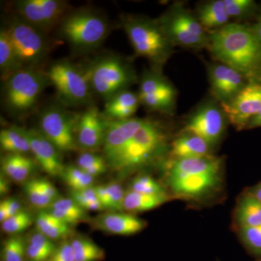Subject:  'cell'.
I'll return each mask as SVG.
<instances>
[{
  "label": "cell",
  "mask_w": 261,
  "mask_h": 261,
  "mask_svg": "<svg viewBox=\"0 0 261 261\" xmlns=\"http://www.w3.org/2000/svg\"><path fill=\"white\" fill-rule=\"evenodd\" d=\"M77 166L94 178L107 171L108 165L105 157L91 151H84L77 159Z\"/></svg>",
  "instance_id": "obj_36"
},
{
  "label": "cell",
  "mask_w": 261,
  "mask_h": 261,
  "mask_svg": "<svg viewBox=\"0 0 261 261\" xmlns=\"http://www.w3.org/2000/svg\"><path fill=\"white\" fill-rule=\"evenodd\" d=\"M197 14V20L206 32H216L229 23L224 0H214L200 5Z\"/></svg>",
  "instance_id": "obj_23"
},
{
  "label": "cell",
  "mask_w": 261,
  "mask_h": 261,
  "mask_svg": "<svg viewBox=\"0 0 261 261\" xmlns=\"http://www.w3.org/2000/svg\"><path fill=\"white\" fill-rule=\"evenodd\" d=\"M32 153L43 171L51 176H61L64 169L61 152L39 130H28Z\"/></svg>",
  "instance_id": "obj_17"
},
{
  "label": "cell",
  "mask_w": 261,
  "mask_h": 261,
  "mask_svg": "<svg viewBox=\"0 0 261 261\" xmlns=\"http://www.w3.org/2000/svg\"><path fill=\"white\" fill-rule=\"evenodd\" d=\"M208 77L213 95L221 105L231 102L248 83L238 70L221 63L208 65Z\"/></svg>",
  "instance_id": "obj_15"
},
{
  "label": "cell",
  "mask_w": 261,
  "mask_h": 261,
  "mask_svg": "<svg viewBox=\"0 0 261 261\" xmlns=\"http://www.w3.org/2000/svg\"><path fill=\"white\" fill-rule=\"evenodd\" d=\"M24 68L4 27L0 30V73L2 80Z\"/></svg>",
  "instance_id": "obj_30"
},
{
  "label": "cell",
  "mask_w": 261,
  "mask_h": 261,
  "mask_svg": "<svg viewBox=\"0 0 261 261\" xmlns=\"http://www.w3.org/2000/svg\"><path fill=\"white\" fill-rule=\"evenodd\" d=\"M36 166V161L27 154H7L1 161L2 173L17 183L27 181Z\"/></svg>",
  "instance_id": "obj_22"
},
{
  "label": "cell",
  "mask_w": 261,
  "mask_h": 261,
  "mask_svg": "<svg viewBox=\"0 0 261 261\" xmlns=\"http://www.w3.org/2000/svg\"><path fill=\"white\" fill-rule=\"evenodd\" d=\"M221 106L231 124L247 128L261 109V80L249 81L231 102Z\"/></svg>",
  "instance_id": "obj_13"
},
{
  "label": "cell",
  "mask_w": 261,
  "mask_h": 261,
  "mask_svg": "<svg viewBox=\"0 0 261 261\" xmlns=\"http://www.w3.org/2000/svg\"><path fill=\"white\" fill-rule=\"evenodd\" d=\"M34 221L32 215L28 211L23 210L1 223L2 230L11 236L19 235L32 226Z\"/></svg>",
  "instance_id": "obj_39"
},
{
  "label": "cell",
  "mask_w": 261,
  "mask_h": 261,
  "mask_svg": "<svg viewBox=\"0 0 261 261\" xmlns=\"http://www.w3.org/2000/svg\"><path fill=\"white\" fill-rule=\"evenodd\" d=\"M230 18H245L257 11V4L252 0H224Z\"/></svg>",
  "instance_id": "obj_41"
},
{
  "label": "cell",
  "mask_w": 261,
  "mask_h": 261,
  "mask_svg": "<svg viewBox=\"0 0 261 261\" xmlns=\"http://www.w3.org/2000/svg\"><path fill=\"white\" fill-rule=\"evenodd\" d=\"M167 195H150L129 190L125 193L123 210L129 213L145 212L162 205Z\"/></svg>",
  "instance_id": "obj_31"
},
{
  "label": "cell",
  "mask_w": 261,
  "mask_h": 261,
  "mask_svg": "<svg viewBox=\"0 0 261 261\" xmlns=\"http://www.w3.org/2000/svg\"><path fill=\"white\" fill-rule=\"evenodd\" d=\"M252 29H253L255 35H256L261 46V10L258 18H257V22L255 25H252Z\"/></svg>",
  "instance_id": "obj_48"
},
{
  "label": "cell",
  "mask_w": 261,
  "mask_h": 261,
  "mask_svg": "<svg viewBox=\"0 0 261 261\" xmlns=\"http://www.w3.org/2000/svg\"><path fill=\"white\" fill-rule=\"evenodd\" d=\"M250 193L261 202V183L254 187Z\"/></svg>",
  "instance_id": "obj_51"
},
{
  "label": "cell",
  "mask_w": 261,
  "mask_h": 261,
  "mask_svg": "<svg viewBox=\"0 0 261 261\" xmlns=\"http://www.w3.org/2000/svg\"><path fill=\"white\" fill-rule=\"evenodd\" d=\"M73 200L86 211L105 210L104 207L97 197L95 187H89L80 191H72L70 193Z\"/></svg>",
  "instance_id": "obj_38"
},
{
  "label": "cell",
  "mask_w": 261,
  "mask_h": 261,
  "mask_svg": "<svg viewBox=\"0 0 261 261\" xmlns=\"http://www.w3.org/2000/svg\"><path fill=\"white\" fill-rule=\"evenodd\" d=\"M158 21L173 46L207 49L209 33L202 27L197 17L183 5L178 3L173 5Z\"/></svg>",
  "instance_id": "obj_8"
},
{
  "label": "cell",
  "mask_w": 261,
  "mask_h": 261,
  "mask_svg": "<svg viewBox=\"0 0 261 261\" xmlns=\"http://www.w3.org/2000/svg\"><path fill=\"white\" fill-rule=\"evenodd\" d=\"M140 104L138 94L126 89L106 101L102 115L110 121L128 119L133 118Z\"/></svg>",
  "instance_id": "obj_21"
},
{
  "label": "cell",
  "mask_w": 261,
  "mask_h": 261,
  "mask_svg": "<svg viewBox=\"0 0 261 261\" xmlns=\"http://www.w3.org/2000/svg\"><path fill=\"white\" fill-rule=\"evenodd\" d=\"M147 119L130 118L121 121L107 119L102 148L105 159L112 155L126 145L135 134L145 125Z\"/></svg>",
  "instance_id": "obj_18"
},
{
  "label": "cell",
  "mask_w": 261,
  "mask_h": 261,
  "mask_svg": "<svg viewBox=\"0 0 261 261\" xmlns=\"http://www.w3.org/2000/svg\"><path fill=\"white\" fill-rule=\"evenodd\" d=\"M166 149L164 130L159 123L147 119L126 145L106 160L111 169L125 175L153 162Z\"/></svg>",
  "instance_id": "obj_2"
},
{
  "label": "cell",
  "mask_w": 261,
  "mask_h": 261,
  "mask_svg": "<svg viewBox=\"0 0 261 261\" xmlns=\"http://www.w3.org/2000/svg\"><path fill=\"white\" fill-rule=\"evenodd\" d=\"M121 24L136 55L148 60L153 70L161 71L172 56L173 45L163 32L158 19L124 15L121 17Z\"/></svg>",
  "instance_id": "obj_4"
},
{
  "label": "cell",
  "mask_w": 261,
  "mask_h": 261,
  "mask_svg": "<svg viewBox=\"0 0 261 261\" xmlns=\"http://www.w3.org/2000/svg\"><path fill=\"white\" fill-rule=\"evenodd\" d=\"M257 127H261V109L257 113V116L254 117L251 121L249 123L247 128H257Z\"/></svg>",
  "instance_id": "obj_49"
},
{
  "label": "cell",
  "mask_w": 261,
  "mask_h": 261,
  "mask_svg": "<svg viewBox=\"0 0 261 261\" xmlns=\"http://www.w3.org/2000/svg\"><path fill=\"white\" fill-rule=\"evenodd\" d=\"M14 9L19 18L46 34L70 11L67 2L61 0H19Z\"/></svg>",
  "instance_id": "obj_11"
},
{
  "label": "cell",
  "mask_w": 261,
  "mask_h": 261,
  "mask_svg": "<svg viewBox=\"0 0 261 261\" xmlns=\"http://www.w3.org/2000/svg\"><path fill=\"white\" fill-rule=\"evenodd\" d=\"M237 219L241 227L261 226V202L249 192L237 208Z\"/></svg>",
  "instance_id": "obj_32"
},
{
  "label": "cell",
  "mask_w": 261,
  "mask_h": 261,
  "mask_svg": "<svg viewBox=\"0 0 261 261\" xmlns=\"http://www.w3.org/2000/svg\"><path fill=\"white\" fill-rule=\"evenodd\" d=\"M8 209H7L6 205H5L4 200L1 201L0 203V221L1 223L4 222L8 219Z\"/></svg>",
  "instance_id": "obj_50"
},
{
  "label": "cell",
  "mask_w": 261,
  "mask_h": 261,
  "mask_svg": "<svg viewBox=\"0 0 261 261\" xmlns=\"http://www.w3.org/2000/svg\"><path fill=\"white\" fill-rule=\"evenodd\" d=\"M130 190L145 195H166L159 182L147 175H141L135 178L130 184Z\"/></svg>",
  "instance_id": "obj_42"
},
{
  "label": "cell",
  "mask_w": 261,
  "mask_h": 261,
  "mask_svg": "<svg viewBox=\"0 0 261 261\" xmlns=\"http://www.w3.org/2000/svg\"><path fill=\"white\" fill-rule=\"evenodd\" d=\"M69 240L75 261H102L106 258L104 250L87 237L75 235Z\"/></svg>",
  "instance_id": "obj_33"
},
{
  "label": "cell",
  "mask_w": 261,
  "mask_h": 261,
  "mask_svg": "<svg viewBox=\"0 0 261 261\" xmlns=\"http://www.w3.org/2000/svg\"><path fill=\"white\" fill-rule=\"evenodd\" d=\"M24 67L39 68L47 59L49 42L46 34L15 15L3 25Z\"/></svg>",
  "instance_id": "obj_9"
},
{
  "label": "cell",
  "mask_w": 261,
  "mask_h": 261,
  "mask_svg": "<svg viewBox=\"0 0 261 261\" xmlns=\"http://www.w3.org/2000/svg\"><path fill=\"white\" fill-rule=\"evenodd\" d=\"M107 119L97 107L89 106L79 116L76 126L78 147L94 152L102 146L106 135Z\"/></svg>",
  "instance_id": "obj_16"
},
{
  "label": "cell",
  "mask_w": 261,
  "mask_h": 261,
  "mask_svg": "<svg viewBox=\"0 0 261 261\" xmlns=\"http://www.w3.org/2000/svg\"><path fill=\"white\" fill-rule=\"evenodd\" d=\"M92 225L103 232L126 236L140 232L145 227L146 223L132 214L110 211L94 218Z\"/></svg>",
  "instance_id": "obj_19"
},
{
  "label": "cell",
  "mask_w": 261,
  "mask_h": 261,
  "mask_svg": "<svg viewBox=\"0 0 261 261\" xmlns=\"http://www.w3.org/2000/svg\"><path fill=\"white\" fill-rule=\"evenodd\" d=\"M97 197L106 210L119 212L123 210L125 193L123 187L116 181L95 187Z\"/></svg>",
  "instance_id": "obj_34"
},
{
  "label": "cell",
  "mask_w": 261,
  "mask_h": 261,
  "mask_svg": "<svg viewBox=\"0 0 261 261\" xmlns=\"http://www.w3.org/2000/svg\"><path fill=\"white\" fill-rule=\"evenodd\" d=\"M111 25L102 13L90 9L69 11L58 27V36L68 44L73 54L95 51L107 39Z\"/></svg>",
  "instance_id": "obj_3"
},
{
  "label": "cell",
  "mask_w": 261,
  "mask_h": 261,
  "mask_svg": "<svg viewBox=\"0 0 261 261\" xmlns=\"http://www.w3.org/2000/svg\"><path fill=\"white\" fill-rule=\"evenodd\" d=\"M61 176L72 191H80L93 187V176H90L77 166H65Z\"/></svg>",
  "instance_id": "obj_35"
},
{
  "label": "cell",
  "mask_w": 261,
  "mask_h": 261,
  "mask_svg": "<svg viewBox=\"0 0 261 261\" xmlns=\"http://www.w3.org/2000/svg\"><path fill=\"white\" fill-rule=\"evenodd\" d=\"M3 200H4L5 205H6L7 209H8V217L9 218L21 212L23 210L21 203L17 199L8 198Z\"/></svg>",
  "instance_id": "obj_46"
},
{
  "label": "cell",
  "mask_w": 261,
  "mask_h": 261,
  "mask_svg": "<svg viewBox=\"0 0 261 261\" xmlns=\"http://www.w3.org/2000/svg\"><path fill=\"white\" fill-rule=\"evenodd\" d=\"M225 117L222 108L211 103L204 105L190 117L185 132L197 136L212 145L217 142L224 133Z\"/></svg>",
  "instance_id": "obj_14"
},
{
  "label": "cell",
  "mask_w": 261,
  "mask_h": 261,
  "mask_svg": "<svg viewBox=\"0 0 261 261\" xmlns=\"http://www.w3.org/2000/svg\"><path fill=\"white\" fill-rule=\"evenodd\" d=\"M219 161L207 155L176 160L171 166L169 176L192 174V173H219Z\"/></svg>",
  "instance_id": "obj_24"
},
{
  "label": "cell",
  "mask_w": 261,
  "mask_h": 261,
  "mask_svg": "<svg viewBox=\"0 0 261 261\" xmlns=\"http://www.w3.org/2000/svg\"><path fill=\"white\" fill-rule=\"evenodd\" d=\"M219 173H192L169 176V184L173 191L178 195L195 197L205 193L216 185Z\"/></svg>",
  "instance_id": "obj_20"
},
{
  "label": "cell",
  "mask_w": 261,
  "mask_h": 261,
  "mask_svg": "<svg viewBox=\"0 0 261 261\" xmlns=\"http://www.w3.org/2000/svg\"><path fill=\"white\" fill-rule=\"evenodd\" d=\"M1 149L8 154H25L32 152L28 130L13 126L0 132Z\"/></svg>",
  "instance_id": "obj_27"
},
{
  "label": "cell",
  "mask_w": 261,
  "mask_h": 261,
  "mask_svg": "<svg viewBox=\"0 0 261 261\" xmlns=\"http://www.w3.org/2000/svg\"><path fill=\"white\" fill-rule=\"evenodd\" d=\"M24 192L30 203L37 208H48L54 202L39 186L38 179L29 180L24 185Z\"/></svg>",
  "instance_id": "obj_40"
},
{
  "label": "cell",
  "mask_w": 261,
  "mask_h": 261,
  "mask_svg": "<svg viewBox=\"0 0 261 261\" xmlns=\"http://www.w3.org/2000/svg\"><path fill=\"white\" fill-rule=\"evenodd\" d=\"M83 67L94 94L106 102L137 82L132 64L116 55H101Z\"/></svg>",
  "instance_id": "obj_6"
},
{
  "label": "cell",
  "mask_w": 261,
  "mask_h": 261,
  "mask_svg": "<svg viewBox=\"0 0 261 261\" xmlns=\"http://www.w3.org/2000/svg\"><path fill=\"white\" fill-rule=\"evenodd\" d=\"M49 261H75L74 252L70 240H63L58 244L56 251Z\"/></svg>",
  "instance_id": "obj_44"
},
{
  "label": "cell",
  "mask_w": 261,
  "mask_h": 261,
  "mask_svg": "<svg viewBox=\"0 0 261 261\" xmlns=\"http://www.w3.org/2000/svg\"><path fill=\"white\" fill-rule=\"evenodd\" d=\"M2 261H27L25 255V239L21 235H12L3 243Z\"/></svg>",
  "instance_id": "obj_37"
},
{
  "label": "cell",
  "mask_w": 261,
  "mask_h": 261,
  "mask_svg": "<svg viewBox=\"0 0 261 261\" xmlns=\"http://www.w3.org/2000/svg\"><path fill=\"white\" fill-rule=\"evenodd\" d=\"M10 191L9 178H7L3 173H1L0 177V195H6Z\"/></svg>",
  "instance_id": "obj_47"
},
{
  "label": "cell",
  "mask_w": 261,
  "mask_h": 261,
  "mask_svg": "<svg viewBox=\"0 0 261 261\" xmlns=\"http://www.w3.org/2000/svg\"><path fill=\"white\" fill-rule=\"evenodd\" d=\"M241 238L247 250L261 258V226L241 227Z\"/></svg>",
  "instance_id": "obj_43"
},
{
  "label": "cell",
  "mask_w": 261,
  "mask_h": 261,
  "mask_svg": "<svg viewBox=\"0 0 261 261\" xmlns=\"http://www.w3.org/2000/svg\"><path fill=\"white\" fill-rule=\"evenodd\" d=\"M137 94L141 104L150 111L172 113L176 102V90L161 71L152 69L144 72Z\"/></svg>",
  "instance_id": "obj_12"
},
{
  "label": "cell",
  "mask_w": 261,
  "mask_h": 261,
  "mask_svg": "<svg viewBox=\"0 0 261 261\" xmlns=\"http://www.w3.org/2000/svg\"><path fill=\"white\" fill-rule=\"evenodd\" d=\"M3 81V106L9 114L18 118L32 112L50 84L46 72L32 67H24Z\"/></svg>",
  "instance_id": "obj_5"
},
{
  "label": "cell",
  "mask_w": 261,
  "mask_h": 261,
  "mask_svg": "<svg viewBox=\"0 0 261 261\" xmlns=\"http://www.w3.org/2000/svg\"><path fill=\"white\" fill-rule=\"evenodd\" d=\"M209 145L197 136L183 135L173 141L171 154L176 160L200 158L209 155Z\"/></svg>",
  "instance_id": "obj_25"
},
{
  "label": "cell",
  "mask_w": 261,
  "mask_h": 261,
  "mask_svg": "<svg viewBox=\"0 0 261 261\" xmlns=\"http://www.w3.org/2000/svg\"><path fill=\"white\" fill-rule=\"evenodd\" d=\"M46 73L65 108L91 106L94 93L83 66L62 59L53 62Z\"/></svg>",
  "instance_id": "obj_7"
},
{
  "label": "cell",
  "mask_w": 261,
  "mask_h": 261,
  "mask_svg": "<svg viewBox=\"0 0 261 261\" xmlns=\"http://www.w3.org/2000/svg\"><path fill=\"white\" fill-rule=\"evenodd\" d=\"M38 182H39V186L42 188L44 193L49 196L53 200L55 201L57 199L60 198L59 192H58L56 187L50 182L44 179H38Z\"/></svg>",
  "instance_id": "obj_45"
},
{
  "label": "cell",
  "mask_w": 261,
  "mask_h": 261,
  "mask_svg": "<svg viewBox=\"0 0 261 261\" xmlns=\"http://www.w3.org/2000/svg\"><path fill=\"white\" fill-rule=\"evenodd\" d=\"M79 116L61 103L51 104L39 113V130L57 149L69 152L78 148L76 126Z\"/></svg>",
  "instance_id": "obj_10"
},
{
  "label": "cell",
  "mask_w": 261,
  "mask_h": 261,
  "mask_svg": "<svg viewBox=\"0 0 261 261\" xmlns=\"http://www.w3.org/2000/svg\"><path fill=\"white\" fill-rule=\"evenodd\" d=\"M58 245L41 233L37 228L25 239V255L27 261H49Z\"/></svg>",
  "instance_id": "obj_26"
},
{
  "label": "cell",
  "mask_w": 261,
  "mask_h": 261,
  "mask_svg": "<svg viewBox=\"0 0 261 261\" xmlns=\"http://www.w3.org/2000/svg\"><path fill=\"white\" fill-rule=\"evenodd\" d=\"M65 224L73 226L88 221L87 211L81 207L73 199L60 197L53 202L47 210Z\"/></svg>",
  "instance_id": "obj_28"
},
{
  "label": "cell",
  "mask_w": 261,
  "mask_h": 261,
  "mask_svg": "<svg viewBox=\"0 0 261 261\" xmlns=\"http://www.w3.org/2000/svg\"><path fill=\"white\" fill-rule=\"evenodd\" d=\"M34 222L36 228L53 241H63L67 240L68 237L72 234V229L70 225L57 219L56 216H53L48 211L39 212L34 218Z\"/></svg>",
  "instance_id": "obj_29"
},
{
  "label": "cell",
  "mask_w": 261,
  "mask_h": 261,
  "mask_svg": "<svg viewBox=\"0 0 261 261\" xmlns=\"http://www.w3.org/2000/svg\"><path fill=\"white\" fill-rule=\"evenodd\" d=\"M213 58L231 67L247 80H261V46L252 27L231 23L209 33Z\"/></svg>",
  "instance_id": "obj_1"
}]
</instances>
